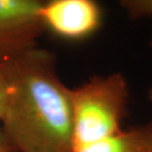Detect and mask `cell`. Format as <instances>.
Masks as SVG:
<instances>
[{
	"label": "cell",
	"instance_id": "cell-1",
	"mask_svg": "<svg viewBox=\"0 0 152 152\" xmlns=\"http://www.w3.org/2000/svg\"><path fill=\"white\" fill-rule=\"evenodd\" d=\"M8 79L0 124L17 152H73L71 89L53 53L36 48L4 62Z\"/></svg>",
	"mask_w": 152,
	"mask_h": 152
},
{
	"label": "cell",
	"instance_id": "cell-2",
	"mask_svg": "<svg viewBox=\"0 0 152 152\" xmlns=\"http://www.w3.org/2000/svg\"><path fill=\"white\" fill-rule=\"evenodd\" d=\"M129 99V84L121 72L94 76L71 89L74 149L121 132Z\"/></svg>",
	"mask_w": 152,
	"mask_h": 152
},
{
	"label": "cell",
	"instance_id": "cell-3",
	"mask_svg": "<svg viewBox=\"0 0 152 152\" xmlns=\"http://www.w3.org/2000/svg\"><path fill=\"white\" fill-rule=\"evenodd\" d=\"M39 0H0V62L38 48L45 31Z\"/></svg>",
	"mask_w": 152,
	"mask_h": 152
},
{
	"label": "cell",
	"instance_id": "cell-4",
	"mask_svg": "<svg viewBox=\"0 0 152 152\" xmlns=\"http://www.w3.org/2000/svg\"><path fill=\"white\" fill-rule=\"evenodd\" d=\"M45 29L60 38L78 41L93 35L102 25L103 12L93 0H51L39 11Z\"/></svg>",
	"mask_w": 152,
	"mask_h": 152
},
{
	"label": "cell",
	"instance_id": "cell-5",
	"mask_svg": "<svg viewBox=\"0 0 152 152\" xmlns=\"http://www.w3.org/2000/svg\"><path fill=\"white\" fill-rule=\"evenodd\" d=\"M73 152H152V120L121 129L102 140L75 148Z\"/></svg>",
	"mask_w": 152,
	"mask_h": 152
},
{
	"label": "cell",
	"instance_id": "cell-6",
	"mask_svg": "<svg viewBox=\"0 0 152 152\" xmlns=\"http://www.w3.org/2000/svg\"><path fill=\"white\" fill-rule=\"evenodd\" d=\"M120 6L130 20H140L152 17V0H123ZM152 48V38L149 42Z\"/></svg>",
	"mask_w": 152,
	"mask_h": 152
},
{
	"label": "cell",
	"instance_id": "cell-7",
	"mask_svg": "<svg viewBox=\"0 0 152 152\" xmlns=\"http://www.w3.org/2000/svg\"><path fill=\"white\" fill-rule=\"evenodd\" d=\"M8 92V79L4 62H0V121L3 117Z\"/></svg>",
	"mask_w": 152,
	"mask_h": 152
},
{
	"label": "cell",
	"instance_id": "cell-8",
	"mask_svg": "<svg viewBox=\"0 0 152 152\" xmlns=\"http://www.w3.org/2000/svg\"><path fill=\"white\" fill-rule=\"evenodd\" d=\"M0 152H17L10 144V142L8 141V139L2 129L1 124H0Z\"/></svg>",
	"mask_w": 152,
	"mask_h": 152
},
{
	"label": "cell",
	"instance_id": "cell-9",
	"mask_svg": "<svg viewBox=\"0 0 152 152\" xmlns=\"http://www.w3.org/2000/svg\"><path fill=\"white\" fill-rule=\"evenodd\" d=\"M147 99L150 104L152 105V86L149 88V90H148V92H147Z\"/></svg>",
	"mask_w": 152,
	"mask_h": 152
}]
</instances>
